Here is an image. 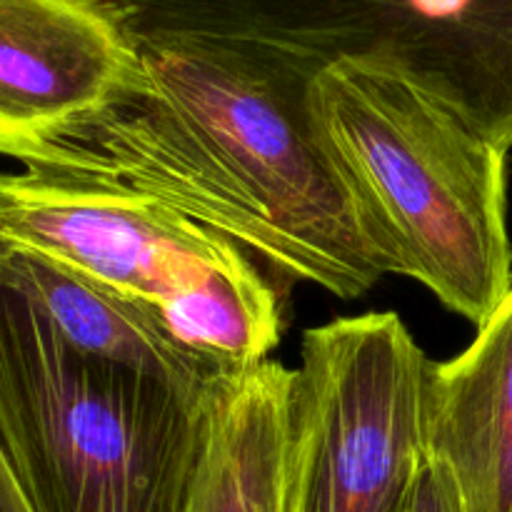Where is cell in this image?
Instances as JSON below:
<instances>
[{"label": "cell", "mask_w": 512, "mask_h": 512, "mask_svg": "<svg viewBox=\"0 0 512 512\" xmlns=\"http://www.w3.org/2000/svg\"><path fill=\"white\" fill-rule=\"evenodd\" d=\"M145 80L70 120L20 165L180 213L293 288L355 300L383 280L320 148L310 78L203 38H135Z\"/></svg>", "instance_id": "6da1fadb"}, {"label": "cell", "mask_w": 512, "mask_h": 512, "mask_svg": "<svg viewBox=\"0 0 512 512\" xmlns=\"http://www.w3.org/2000/svg\"><path fill=\"white\" fill-rule=\"evenodd\" d=\"M308 110L383 275H403L475 328L512 288L508 153L398 68L338 60Z\"/></svg>", "instance_id": "7a4b0ae2"}, {"label": "cell", "mask_w": 512, "mask_h": 512, "mask_svg": "<svg viewBox=\"0 0 512 512\" xmlns=\"http://www.w3.org/2000/svg\"><path fill=\"white\" fill-rule=\"evenodd\" d=\"M208 403L73 348L0 285V438L30 512H188Z\"/></svg>", "instance_id": "3957f363"}, {"label": "cell", "mask_w": 512, "mask_h": 512, "mask_svg": "<svg viewBox=\"0 0 512 512\" xmlns=\"http://www.w3.org/2000/svg\"><path fill=\"white\" fill-rule=\"evenodd\" d=\"M0 248L40 255L153 315L228 373L270 360L290 288L180 213L38 170H0Z\"/></svg>", "instance_id": "277c9868"}, {"label": "cell", "mask_w": 512, "mask_h": 512, "mask_svg": "<svg viewBox=\"0 0 512 512\" xmlns=\"http://www.w3.org/2000/svg\"><path fill=\"white\" fill-rule=\"evenodd\" d=\"M133 38L243 45L305 78L338 60L398 68L512 148V0H103Z\"/></svg>", "instance_id": "5b68a950"}, {"label": "cell", "mask_w": 512, "mask_h": 512, "mask_svg": "<svg viewBox=\"0 0 512 512\" xmlns=\"http://www.w3.org/2000/svg\"><path fill=\"white\" fill-rule=\"evenodd\" d=\"M428 363L393 310L305 330L295 368L298 512H403L425 455Z\"/></svg>", "instance_id": "8992f818"}, {"label": "cell", "mask_w": 512, "mask_h": 512, "mask_svg": "<svg viewBox=\"0 0 512 512\" xmlns=\"http://www.w3.org/2000/svg\"><path fill=\"white\" fill-rule=\"evenodd\" d=\"M140 50L103 0H0V153L48 135L143 83Z\"/></svg>", "instance_id": "52a82bcc"}, {"label": "cell", "mask_w": 512, "mask_h": 512, "mask_svg": "<svg viewBox=\"0 0 512 512\" xmlns=\"http://www.w3.org/2000/svg\"><path fill=\"white\" fill-rule=\"evenodd\" d=\"M423 433L470 512H512V288L463 353L428 363Z\"/></svg>", "instance_id": "ba28073f"}, {"label": "cell", "mask_w": 512, "mask_h": 512, "mask_svg": "<svg viewBox=\"0 0 512 512\" xmlns=\"http://www.w3.org/2000/svg\"><path fill=\"white\" fill-rule=\"evenodd\" d=\"M188 512H298L295 370L270 358L215 385Z\"/></svg>", "instance_id": "9c48e42d"}, {"label": "cell", "mask_w": 512, "mask_h": 512, "mask_svg": "<svg viewBox=\"0 0 512 512\" xmlns=\"http://www.w3.org/2000/svg\"><path fill=\"white\" fill-rule=\"evenodd\" d=\"M0 285L30 300L73 348L153 375L200 403H208L215 385L230 375L185 350L143 308L40 255L0 248Z\"/></svg>", "instance_id": "30bf717a"}, {"label": "cell", "mask_w": 512, "mask_h": 512, "mask_svg": "<svg viewBox=\"0 0 512 512\" xmlns=\"http://www.w3.org/2000/svg\"><path fill=\"white\" fill-rule=\"evenodd\" d=\"M403 512H470L463 488L453 468L443 458L425 450L408 498H405Z\"/></svg>", "instance_id": "8fae6325"}, {"label": "cell", "mask_w": 512, "mask_h": 512, "mask_svg": "<svg viewBox=\"0 0 512 512\" xmlns=\"http://www.w3.org/2000/svg\"><path fill=\"white\" fill-rule=\"evenodd\" d=\"M0 512H30V505L25 500L23 488H20L3 438H0Z\"/></svg>", "instance_id": "7c38bea8"}]
</instances>
